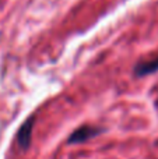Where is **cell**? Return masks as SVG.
Wrapping results in <instances>:
<instances>
[{
	"mask_svg": "<svg viewBox=\"0 0 158 159\" xmlns=\"http://www.w3.org/2000/svg\"><path fill=\"white\" fill-rule=\"evenodd\" d=\"M32 126H34V117H30L18 130L17 134V141H18L20 148L27 149L31 144V137H32Z\"/></svg>",
	"mask_w": 158,
	"mask_h": 159,
	"instance_id": "3",
	"label": "cell"
},
{
	"mask_svg": "<svg viewBox=\"0 0 158 159\" xmlns=\"http://www.w3.org/2000/svg\"><path fill=\"white\" fill-rule=\"evenodd\" d=\"M102 129L101 127H94V126H81L78 127L76 131H73V134L69 137L67 143L69 144H80L86 143L90 138H94L95 135L101 134Z\"/></svg>",
	"mask_w": 158,
	"mask_h": 159,
	"instance_id": "1",
	"label": "cell"
},
{
	"mask_svg": "<svg viewBox=\"0 0 158 159\" xmlns=\"http://www.w3.org/2000/svg\"><path fill=\"white\" fill-rule=\"evenodd\" d=\"M156 71H158V55H156L154 57L139 61L133 70L134 75H137V77H144V75L153 74Z\"/></svg>",
	"mask_w": 158,
	"mask_h": 159,
	"instance_id": "2",
	"label": "cell"
}]
</instances>
